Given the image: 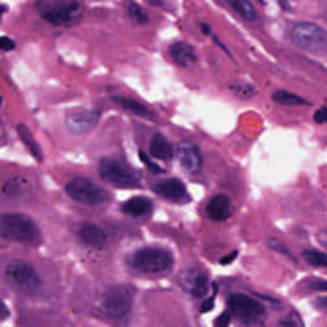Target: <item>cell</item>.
Returning a JSON list of instances; mask_svg holds the SVG:
<instances>
[{"instance_id":"obj_1","label":"cell","mask_w":327,"mask_h":327,"mask_svg":"<svg viewBox=\"0 0 327 327\" xmlns=\"http://www.w3.org/2000/svg\"><path fill=\"white\" fill-rule=\"evenodd\" d=\"M40 17L59 27H71L83 18L82 6L73 0H43L37 3Z\"/></svg>"},{"instance_id":"obj_2","label":"cell","mask_w":327,"mask_h":327,"mask_svg":"<svg viewBox=\"0 0 327 327\" xmlns=\"http://www.w3.org/2000/svg\"><path fill=\"white\" fill-rule=\"evenodd\" d=\"M1 235L12 241L36 245L40 231L33 219L21 213H5L1 216Z\"/></svg>"},{"instance_id":"obj_3","label":"cell","mask_w":327,"mask_h":327,"mask_svg":"<svg viewBox=\"0 0 327 327\" xmlns=\"http://www.w3.org/2000/svg\"><path fill=\"white\" fill-rule=\"evenodd\" d=\"M99 174L103 180L121 188H135L140 185V172L121 159L103 158L99 162Z\"/></svg>"},{"instance_id":"obj_4","label":"cell","mask_w":327,"mask_h":327,"mask_svg":"<svg viewBox=\"0 0 327 327\" xmlns=\"http://www.w3.org/2000/svg\"><path fill=\"white\" fill-rule=\"evenodd\" d=\"M290 37L293 43L301 50L311 53L327 50V32L316 23L298 22L291 29Z\"/></svg>"},{"instance_id":"obj_5","label":"cell","mask_w":327,"mask_h":327,"mask_svg":"<svg viewBox=\"0 0 327 327\" xmlns=\"http://www.w3.org/2000/svg\"><path fill=\"white\" fill-rule=\"evenodd\" d=\"M66 191L70 198L88 206L103 205L110 199L108 190L89 178L82 177L73 178L68 182Z\"/></svg>"},{"instance_id":"obj_6","label":"cell","mask_w":327,"mask_h":327,"mask_svg":"<svg viewBox=\"0 0 327 327\" xmlns=\"http://www.w3.org/2000/svg\"><path fill=\"white\" fill-rule=\"evenodd\" d=\"M136 289L127 284L109 288L102 299V310L110 317H125L133 307Z\"/></svg>"},{"instance_id":"obj_7","label":"cell","mask_w":327,"mask_h":327,"mask_svg":"<svg viewBox=\"0 0 327 327\" xmlns=\"http://www.w3.org/2000/svg\"><path fill=\"white\" fill-rule=\"evenodd\" d=\"M5 276L14 287L25 293L36 292L42 284L36 268L24 260L11 262L5 270Z\"/></svg>"},{"instance_id":"obj_8","label":"cell","mask_w":327,"mask_h":327,"mask_svg":"<svg viewBox=\"0 0 327 327\" xmlns=\"http://www.w3.org/2000/svg\"><path fill=\"white\" fill-rule=\"evenodd\" d=\"M133 266L145 273H160L168 270L173 264L171 253L160 248H140L132 256Z\"/></svg>"},{"instance_id":"obj_9","label":"cell","mask_w":327,"mask_h":327,"mask_svg":"<svg viewBox=\"0 0 327 327\" xmlns=\"http://www.w3.org/2000/svg\"><path fill=\"white\" fill-rule=\"evenodd\" d=\"M228 306L231 313L246 324L257 323L265 315V308L260 302L241 293L232 294L229 297Z\"/></svg>"},{"instance_id":"obj_10","label":"cell","mask_w":327,"mask_h":327,"mask_svg":"<svg viewBox=\"0 0 327 327\" xmlns=\"http://www.w3.org/2000/svg\"><path fill=\"white\" fill-rule=\"evenodd\" d=\"M101 111L96 108H74L67 112L64 124L73 135L87 134L99 122Z\"/></svg>"},{"instance_id":"obj_11","label":"cell","mask_w":327,"mask_h":327,"mask_svg":"<svg viewBox=\"0 0 327 327\" xmlns=\"http://www.w3.org/2000/svg\"><path fill=\"white\" fill-rule=\"evenodd\" d=\"M178 156L181 167L189 174H197L203 168V154L196 144L189 141L181 142L178 145Z\"/></svg>"},{"instance_id":"obj_12","label":"cell","mask_w":327,"mask_h":327,"mask_svg":"<svg viewBox=\"0 0 327 327\" xmlns=\"http://www.w3.org/2000/svg\"><path fill=\"white\" fill-rule=\"evenodd\" d=\"M152 189L157 195L175 203L183 201L187 196L184 183L177 178L160 179L154 184Z\"/></svg>"},{"instance_id":"obj_13","label":"cell","mask_w":327,"mask_h":327,"mask_svg":"<svg viewBox=\"0 0 327 327\" xmlns=\"http://www.w3.org/2000/svg\"><path fill=\"white\" fill-rule=\"evenodd\" d=\"M206 212L208 218L223 222L228 220L233 212L232 202L230 198L225 194H218L210 199L206 208Z\"/></svg>"},{"instance_id":"obj_14","label":"cell","mask_w":327,"mask_h":327,"mask_svg":"<svg viewBox=\"0 0 327 327\" xmlns=\"http://www.w3.org/2000/svg\"><path fill=\"white\" fill-rule=\"evenodd\" d=\"M80 240L89 248L101 249L107 242V234L103 228L94 224H83L77 231Z\"/></svg>"},{"instance_id":"obj_15","label":"cell","mask_w":327,"mask_h":327,"mask_svg":"<svg viewBox=\"0 0 327 327\" xmlns=\"http://www.w3.org/2000/svg\"><path fill=\"white\" fill-rule=\"evenodd\" d=\"M169 53L174 61L182 68L191 67L198 59L195 47L184 41H178L172 44L169 48Z\"/></svg>"},{"instance_id":"obj_16","label":"cell","mask_w":327,"mask_h":327,"mask_svg":"<svg viewBox=\"0 0 327 327\" xmlns=\"http://www.w3.org/2000/svg\"><path fill=\"white\" fill-rule=\"evenodd\" d=\"M153 209V203L150 199L143 196H137L129 199L123 203L120 207L122 213L134 217L139 218L147 215Z\"/></svg>"},{"instance_id":"obj_17","label":"cell","mask_w":327,"mask_h":327,"mask_svg":"<svg viewBox=\"0 0 327 327\" xmlns=\"http://www.w3.org/2000/svg\"><path fill=\"white\" fill-rule=\"evenodd\" d=\"M150 154L155 159L168 161L174 156V150L164 136L156 133L151 140Z\"/></svg>"},{"instance_id":"obj_18","label":"cell","mask_w":327,"mask_h":327,"mask_svg":"<svg viewBox=\"0 0 327 327\" xmlns=\"http://www.w3.org/2000/svg\"><path fill=\"white\" fill-rule=\"evenodd\" d=\"M17 132L19 134L20 140L24 143L26 148L28 149V151H29L30 154L33 156V158L36 159L38 162H41L43 160L42 151H41L39 143L36 141V139L34 138L29 128L23 124H18Z\"/></svg>"},{"instance_id":"obj_19","label":"cell","mask_w":327,"mask_h":327,"mask_svg":"<svg viewBox=\"0 0 327 327\" xmlns=\"http://www.w3.org/2000/svg\"><path fill=\"white\" fill-rule=\"evenodd\" d=\"M183 285L188 287L190 292L195 297H205L208 292V279L205 275L185 276L181 279Z\"/></svg>"},{"instance_id":"obj_20","label":"cell","mask_w":327,"mask_h":327,"mask_svg":"<svg viewBox=\"0 0 327 327\" xmlns=\"http://www.w3.org/2000/svg\"><path fill=\"white\" fill-rule=\"evenodd\" d=\"M113 99L118 102L123 109L132 112L133 114H136L142 118H154L153 112L146 106L142 105L141 103H139L136 100L127 98V97H113Z\"/></svg>"},{"instance_id":"obj_21","label":"cell","mask_w":327,"mask_h":327,"mask_svg":"<svg viewBox=\"0 0 327 327\" xmlns=\"http://www.w3.org/2000/svg\"><path fill=\"white\" fill-rule=\"evenodd\" d=\"M228 4L243 20L248 22L257 20V11L251 2L247 0H229Z\"/></svg>"},{"instance_id":"obj_22","label":"cell","mask_w":327,"mask_h":327,"mask_svg":"<svg viewBox=\"0 0 327 327\" xmlns=\"http://www.w3.org/2000/svg\"><path fill=\"white\" fill-rule=\"evenodd\" d=\"M272 99L276 103L286 106H302L310 105V103L299 95L292 93L287 90H277L272 94Z\"/></svg>"},{"instance_id":"obj_23","label":"cell","mask_w":327,"mask_h":327,"mask_svg":"<svg viewBox=\"0 0 327 327\" xmlns=\"http://www.w3.org/2000/svg\"><path fill=\"white\" fill-rule=\"evenodd\" d=\"M25 179L20 178H13L8 179L3 187H2V194L7 198H16L21 194L26 186Z\"/></svg>"},{"instance_id":"obj_24","label":"cell","mask_w":327,"mask_h":327,"mask_svg":"<svg viewBox=\"0 0 327 327\" xmlns=\"http://www.w3.org/2000/svg\"><path fill=\"white\" fill-rule=\"evenodd\" d=\"M305 261L315 267H327V254L317 249H305L302 253Z\"/></svg>"},{"instance_id":"obj_25","label":"cell","mask_w":327,"mask_h":327,"mask_svg":"<svg viewBox=\"0 0 327 327\" xmlns=\"http://www.w3.org/2000/svg\"><path fill=\"white\" fill-rule=\"evenodd\" d=\"M128 12H129V18L136 24L139 25H145L147 24L150 19L147 13L144 9L136 2H130L128 6Z\"/></svg>"},{"instance_id":"obj_26","label":"cell","mask_w":327,"mask_h":327,"mask_svg":"<svg viewBox=\"0 0 327 327\" xmlns=\"http://www.w3.org/2000/svg\"><path fill=\"white\" fill-rule=\"evenodd\" d=\"M139 157L140 160H141V162L153 174H156L157 175V174H161V173H164L165 172L164 169L162 168L157 162H155V161H153L152 159H150L148 155L145 152H143L142 150H139Z\"/></svg>"},{"instance_id":"obj_27","label":"cell","mask_w":327,"mask_h":327,"mask_svg":"<svg viewBox=\"0 0 327 327\" xmlns=\"http://www.w3.org/2000/svg\"><path fill=\"white\" fill-rule=\"evenodd\" d=\"M234 92L237 95L239 98L241 99H248L251 98L254 93L255 90L254 88L250 85V84H246V83H240L234 87Z\"/></svg>"},{"instance_id":"obj_28","label":"cell","mask_w":327,"mask_h":327,"mask_svg":"<svg viewBox=\"0 0 327 327\" xmlns=\"http://www.w3.org/2000/svg\"><path fill=\"white\" fill-rule=\"evenodd\" d=\"M216 292H217V287L215 284H213V294L210 297L207 298L201 306V312L202 313H208L210 312L215 305V297H216Z\"/></svg>"},{"instance_id":"obj_29","label":"cell","mask_w":327,"mask_h":327,"mask_svg":"<svg viewBox=\"0 0 327 327\" xmlns=\"http://www.w3.org/2000/svg\"><path fill=\"white\" fill-rule=\"evenodd\" d=\"M230 320H231V316H230V313L226 311V312H223L219 317H217V318L215 319V322H214V327H228L229 326V323H230Z\"/></svg>"},{"instance_id":"obj_30","label":"cell","mask_w":327,"mask_h":327,"mask_svg":"<svg viewBox=\"0 0 327 327\" xmlns=\"http://www.w3.org/2000/svg\"><path fill=\"white\" fill-rule=\"evenodd\" d=\"M17 46L16 42L11 39L10 37L2 36L0 38V47L3 51L10 52L12 50L15 49Z\"/></svg>"},{"instance_id":"obj_31","label":"cell","mask_w":327,"mask_h":327,"mask_svg":"<svg viewBox=\"0 0 327 327\" xmlns=\"http://www.w3.org/2000/svg\"><path fill=\"white\" fill-rule=\"evenodd\" d=\"M238 250H233V251H231L230 253H228V254H227V255H225L224 257L221 258L220 259V264L221 265H224V266H226V265H229V264H231L236 258H237L238 256Z\"/></svg>"},{"instance_id":"obj_32","label":"cell","mask_w":327,"mask_h":327,"mask_svg":"<svg viewBox=\"0 0 327 327\" xmlns=\"http://www.w3.org/2000/svg\"><path fill=\"white\" fill-rule=\"evenodd\" d=\"M314 119L318 124H321L323 122H327V108H323V109L317 110L315 112V114H314Z\"/></svg>"},{"instance_id":"obj_33","label":"cell","mask_w":327,"mask_h":327,"mask_svg":"<svg viewBox=\"0 0 327 327\" xmlns=\"http://www.w3.org/2000/svg\"><path fill=\"white\" fill-rule=\"evenodd\" d=\"M311 287L316 291L327 292V281L326 280H317L312 283Z\"/></svg>"},{"instance_id":"obj_34","label":"cell","mask_w":327,"mask_h":327,"mask_svg":"<svg viewBox=\"0 0 327 327\" xmlns=\"http://www.w3.org/2000/svg\"><path fill=\"white\" fill-rule=\"evenodd\" d=\"M10 315V311L8 307L5 305L4 302H1V318L6 319Z\"/></svg>"},{"instance_id":"obj_35","label":"cell","mask_w":327,"mask_h":327,"mask_svg":"<svg viewBox=\"0 0 327 327\" xmlns=\"http://www.w3.org/2000/svg\"><path fill=\"white\" fill-rule=\"evenodd\" d=\"M316 305L319 309H327V297L317 298L316 301Z\"/></svg>"},{"instance_id":"obj_36","label":"cell","mask_w":327,"mask_h":327,"mask_svg":"<svg viewBox=\"0 0 327 327\" xmlns=\"http://www.w3.org/2000/svg\"><path fill=\"white\" fill-rule=\"evenodd\" d=\"M201 28H202V32L205 35H209L211 33V28H210V26L208 24H207V23H203L201 25Z\"/></svg>"},{"instance_id":"obj_37","label":"cell","mask_w":327,"mask_h":327,"mask_svg":"<svg viewBox=\"0 0 327 327\" xmlns=\"http://www.w3.org/2000/svg\"><path fill=\"white\" fill-rule=\"evenodd\" d=\"M0 10H1V13H0V14L2 15V14H3L4 12H5V11H7V7H6L5 5H3V4H2V5H1V8H0Z\"/></svg>"},{"instance_id":"obj_38","label":"cell","mask_w":327,"mask_h":327,"mask_svg":"<svg viewBox=\"0 0 327 327\" xmlns=\"http://www.w3.org/2000/svg\"><path fill=\"white\" fill-rule=\"evenodd\" d=\"M283 327H296V325L294 323H292V322H287V323L284 324Z\"/></svg>"},{"instance_id":"obj_39","label":"cell","mask_w":327,"mask_h":327,"mask_svg":"<svg viewBox=\"0 0 327 327\" xmlns=\"http://www.w3.org/2000/svg\"><path fill=\"white\" fill-rule=\"evenodd\" d=\"M325 17H326V20H327V10L326 12H325Z\"/></svg>"}]
</instances>
